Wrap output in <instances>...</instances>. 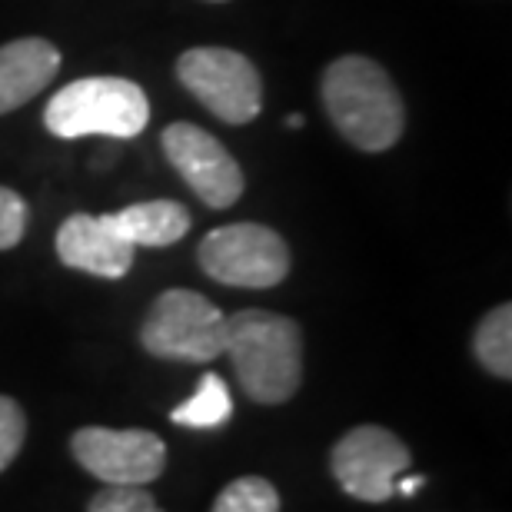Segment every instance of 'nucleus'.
<instances>
[{"label":"nucleus","instance_id":"21","mask_svg":"<svg viewBox=\"0 0 512 512\" xmlns=\"http://www.w3.org/2000/svg\"><path fill=\"white\" fill-rule=\"evenodd\" d=\"M213 4H223V0H213Z\"/></svg>","mask_w":512,"mask_h":512},{"label":"nucleus","instance_id":"10","mask_svg":"<svg viewBox=\"0 0 512 512\" xmlns=\"http://www.w3.org/2000/svg\"><path fill=\"white\" fill-rule=\"evenodd\" d=\"M130 243L120 237L110 213L104 217H90V213H74L57 230V256L70 270H84L90 276H104V280H120L133 266Z\"/></svg>","mask_w":512,"mask_h":512},{"label":"nucleus","instance_id":"7","mask_svg":"<svg viewBox=\"0 0 512 512\" xmlns=\"http://www.w3.org/2000/svg\"><path fill=\"white\" fill-rule=\"evenodd\" d=\"M409 449L383 426L350 429L330 453V469L346 496L360 503H386L396 493V479L409 469Z\"/></svg>","mask_w":512,"mask_h":512},{"label":"nucleus","instance_id":"17","mask_svg":"<svg viewBox=\"0 0 512 512\" xmlns=\"http://www.w3.org/2000/svg\"><path fill=\"white\" fill-rule=\"evenodd\" d=\"M27 436V419L10 396H0V473L14 463Z\"/></svg>","mask_w":512,"mask_h":512},{"label":"nucleus","instance_id":"3","mask_svg":"<svg viewBox=\"0 0 512 512\" xmlns=\"http://www.w3.org/2000/svg\"><path fill=\"white\" fill-rule=\"evenodd\" d=\"M150 120V104L140 84L127 77H84L50 97L44 110L47 130L60 140L80 137H140Z\"/></svg>","mask_w":512,"mask_h":512},{"label":"nucleus","instance_id":"14","mask_svg":"<svg viewBox=\"0 0 512 512\" xmlns=\"http://www.w3.org/2000/svg\"><path fill=\"white\" fill-rule=\"evenodd\" d=\"M476 360L499 380H512V306L503 303L489 310L473 336Z\"/></svg>","mask_w":512,"mask_h":512},{"label":"nucleus","instance_id":"9","mask_svg":"<svg viewBox=\"0 0 512 512\" xmlns=\"http://www.w3.org/2000/svg\"><path fill=\"white\" fill-rule=\"evenodd\" d=\"M163 153L190 183V190L213 210H227L243 197V170L230 150L197 124H170L163 130Z\"/></svg>","mask_w":512,"mask_h":512},{"label":"nucleus","instance_id":"4","mask_svg":"<svg viewBox=\"0 0 512 512\" xmlns=\"http://www.w3.org/2000/svg\"><path fill=\"white\" fill-rule=\"evenodd\" d=\"M140 343L157 360L210 363L223 356L227 313L193 290H167L150 306L140 326Z\"/></svg>","mask_w":512,"mask_h":512},{"label":"nucleus","instance_id":"20","mask_svg":"<svg viewBox=\"0 0 512 512\" xmlns=\"http://www.w3.org/2000/svg\"><path fill=\"white\" fill-rule=\"evenodd\" d=\"M286 127H290V130H300V127H303V114H293L290 120H286Z\"/></svg>","mask_w":512,"mask_h":512},{"label":"nucleus","instance_id":"18","mask_svg":"<svg viewBox=\"0 0 512 512\" xmlns=\"http://www.w3.org/2000/svg\"><path fill=\"white\" fill-rule=\"evenodd\" d=\"M27 230V203L20 193L0 187V250L17 247Z\"/></svg>","mask_w":512,"mask_h":512},{"label":"nucleus","instance_id":"6","mask_svg":"<svg viewBox=\"0 0 512 512\" xmlns=\"http://www.w3.org/2000/svg\"><path fill=\"white\" fill-rule=\"evenodd\" d=\"M177 77L223 124H250L263 107L260 70L240 50L193 47L177 60Z\"/></svg>","mask_w":512,"mask_h":512},{"label":"nucleus","instance_id":"19","mask_svg":"<svg viewBox=\"0 0 512 512\" xmlns=\"http://www.w3.org/2000/svg\"><path fill=\"white\" fill-rule=\"evenodd\" d=\"M426 479L423 476H406V479H396V493L399 496H413L416 489H423Z\"/></svg>","mask_w":512,"mask_h":512},{"label":"nucleus","instance_id":"2","mask_svg":"<svg viewBox=\"0 0 512 512\" xmlns=\"http://www.w3.org/2000/svg\"><path fill=\"white\" fill-rule=\"evenodd\" d=\"M323 107L356 150L383 153L403 137L406 107L393 77L370 57L346 54L323 74Z\"/></svg>","mask_w":512,"mask_h":512},{"label":"nucleus","instance_id":"12","mask_svg":"<svg viewBox=\"0 0 512 512\" xmlns=\"http://www.w3.org/2000/svg\"><path fill=\"white\" fill-rule=\"evenodd\" d=\"M117 233L130 247H170L187 237L190 210L177 200H147L110 213Z\"/></svg>","mask_w":512,"mask_h":512},{"label":"nucleus","instance_id":"16","mask_svg":"<svg viewBox=\"0 0 512 512\" xmlns=\"http://www.w3.org/2000/svg\"><path fill=\"white\" fill-rule=\"evenodd\" d=\"M87 512H163L143 486H107L90 499Z\"/></svg>","mask_w":512,"mask_h":512},{"label":"nucleus","instance_id":"11","mask_svg":"<svg viewBox=\"0 0 512 512\" xmlns=\"http://www.w3.org/2000/svg\"><path fill=\"white\" fill-rule=\"evenodd\" d=\"M60 70V50L44 37H20L0 47V114L34 100Z\"/></svg>","mask_w":512,"mask_h":512},{"label":"nucleus","instance_id":"1","mask_svg":"<svg viewBox=\"0 0 512 512\" xmlns=\"http://www.w3.org/2000/svg\"><path fill=\"white\" fill-rule=\"evenodd\" d=\"M233 373L253 403L280 406L303 383V330L290 316L270 310H240L227 316V343Z\"/></svg>","mask_w":512,"mask_h":512},{"label":"nucleus","instance_id":"15","mask_svg":"<svg viewBox=\"0 0 512 512\" xmlns=\"http://www.w3.org/2000/svg\"><path fill=\"white\" fill-rule=\"evenodd\" d=\"M210 512H280V493L270 479L243 476L223 489Z\"/></svg>","mask_w":512,"mask_h":512},{"label":"nucleus","instance_id":"13","mask_svg":"<svg viewBox=\"0 0 512 512\" xmlns=\"http://www.w3.org/2000/svg\"><path fill=\"white\" fill-rule=\"evenodd\" d=\"M230 416H233L230 389H227V383H223V376H217V373L203 376L197 393L170 413L173 423L187 426V429H217V426L227 423Z\"/></svg>","mask_w":512,"mask_h":512},{"label":"nucleus","instance_id":"5","mask_svg":"<svg viewBox=\"0 0 512 512\" xmlns=\"http://www.w3.org/2000/svg\"><path fill=\"white\" fill-rule=\"evenodd\" d=\"M200 266L210 280L243 290H270L290 273V247L263 223H230L200 243Z\"/></svg>","mask_w":512,"mask_h":512},{"label":"nucleus","instance_id":"8","mask_svg":"<svg viewBox=\"0 0 512 512\" xmlns=\"http://www.w3.org/2000/svg\"><path fill=\"white\" fill-rule=\"evenodd\" d=\"M70 453L107 486H147L167 466V446L147 429L84 426L70 439Z\"/></svg>","mask_w":512,"mask_h":512}]
</instances>
